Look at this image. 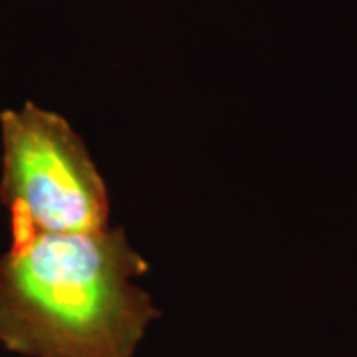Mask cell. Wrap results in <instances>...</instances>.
I'll use <instances>...</instances> for the list:
<instances>
[{
    "label": "cell",
    "instance_id": "1",
    "mask_svg": "<svg viewBox=\"0 0 357 357\" xmlns=\"http://www.w3.org/2000/svg\"><path fill=\"white\" fill-rule=\"evenodd\" d=\"M126 230L40 232L0 256V344L22 357H135L161 316Z\"/></svg>",
    "mask_w": 357,
    "mask_h": 357
},
{
    "label": "cell",
    "instance_id": "2",
    "mask_svg": "<svg viewBox=\"0 0 357 357\" xmlns=\"http://www.w3.org/2000/svg\"><path fill=\"white\" fill-rule=\"evenodd\" d=\"M0 143V203L13 238L107 229V185L64 115L34 102L4 109Z\"/></svg>",
    "mask_w": 357,
    "mask_h": 357
}]
</instances>
